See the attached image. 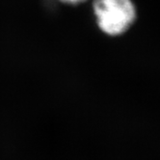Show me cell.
<instances>
[{
	"mask_svg": "<svg viewBox=\"0 0 160 160\" xmlns=\"http://www.w3.org/2000/svg\"><path fill=\"white\" fill-rule=\"evenodd\" d=\"M93 10L98 26L111 37L127 32L137 17L132 0H95Z\"/></svg>",
	"mask_w": 160,
	"mask_h": 160,
	"instance_id": "cell-1",
	"label": "cell"
},
{
	"mask_svg": "<svg viewBox=\"0 0 160 160\" xmlns=\"http://www.w3.org/2000/svg\"><path fill=\"white\" fill-rule=\"evenodd\" d=\"M63 3H67V4H72V5H75V4H79L84 2L85 0H60Z\"/></svg>",
	"mask_w": 160,
	"mask_h": 160,
	"instance_id": "cell-2",
	"label": "cell"
}]
</instances>
